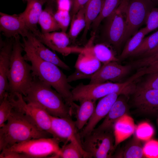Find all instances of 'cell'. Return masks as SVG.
Returning <instances> with one entry per match:
<instances>
[{"instance_id": "cell-1", "label": "cell", "mask_w": 158, "mask_h": 158, "mask_svg": "<svg viewBox=\"0 0 158 158\" xmlns=\"http://www.w3.org/2000/svg\"><path fill=\"white\" fill-rule=\"evenodd\" d=\"M22 45L25 52L23 57L31 63L33 76L50 85L61 95L68 105L70 107L74 103L71 92L73 87L59 67L40 59L25 44L23 43Z\"/></svg>"}, {"instance_id": "cell-2", "label": "cell", "mask_w": 158, "mask_h": 158, "mask_svg": "<svg viewBox=\"0 0 158 158\" xmlns=\"http://www.w3.org/2000/svg\"><path fill=\"white\" fill-rule=\"evenodd\" d=\"M27 116L13 108L7 123L0 129V151L33 139L47 137Z\"/></svg>"}, {"instance_id": "cell-3", "label": "cell", "mask_w": 158, "mask_h": 158, "mask_svg": "<svg viewBox=\"0 0 158 158\" xmlns=\"http://www.w3.org/2000/svg\"><path fill=\"white\" fill-rule=\"evenodd\" d=\"M23 97L26 102L39 105L51 116L71 118L72 108L66 103L61 95L36 77H33L31 85Z\"/></svg>"}, {"instance_id": "cell-4", "label": "cell", "mask_w": 158, "mask_h": 158, "mask_svg": "<svg viewBox=\"0 0 158 158\" xmlns=\"http://www.w3.org/2000/svg\"><path fill=\"white\" fill-rule=\"evenodd\" d=\"M14 38L8 76V92L10 95L20 93L25 96L33 77L31 65L27 63L22 55V53L24 50L19 35Z\"/></svg>"}, {"instance_id": "cell-5", "label": "cell", "mask_w": 158, "mask_h": 158, "mask_svg": "<svg viewBox=\"0 0 158 158\" xmlns=\"http://www.w3.org/2000/svg\"><path fill=\"white\" fill-rule=\"evenodd\" d=\"M131 77L123 83L106 82L102 83L85 85L80 83L71 90L73 101L87 99L96 101L105 96L114 93H118L128 96L135 91L137 86Z\"/></svg>"}, {"instance_id": "cell-6", "label": "cell", "mask_w": 158, "mask_h": 158, "mask_svg": "<svg viewBox=\"0 0 158 158\" xmlns=\"http://www.w3.org/2000/svg\"><path fill=\"white\" fill-rule=\"evenodd\" d=\"M128 0H123L116 10L104 19L103 41L100 43L110 46L116 51L124 43L126 11Z\"/></svg>"}, {"instance_id": "cell-7", "label": "cell", "mask_w": 158, "mask_h": 158, "mask_svg": "<svg viewBox=\"0 0 158 158\" xmlns=\"http://www.w3.org/2000/svg\"><path fill=\"white\" fill-rule=\"evenodd\" d=\"M60 142L53 137L42 138L16 144L6 148L20 154L24 158H50L59 152Z\"/></svg>"}, {"instance_id": "cell-8", "label": "cell", "mask_w": 158, "mask_h": 158, "mask_svg": "<svg viewBox=\"0 0 158 158\" xmlns=\"http://www.w3.org/2000/svg\"><path fill=\"white\" fill-rule=\"evenodd\" d=\"M155 7L151 0H128L126 11L125 42L145 24L147 17Z\"/></svg>"}, {"instance_id": "cell-9", "label": "cell", "mask_w": 158, "mask_h": 158, "mask_svg": "<svg viewBox=\"0 0 158 158\" xmlns=\"http://www.w3.org/2000/svg\"><path fill=\"white\" fill-rule=\"evenodd\" d=\"M8 98L14 109L25 115L39 129L50 134V115L44 108L37 104L26 102L20 93L12 96L8 94Z\"/></svg>"}, {"instance_id": "cell-10", "label": "cell", "mask_w": 158, "mask_h": 158, "mask_svg": "<svg viewBox=\"0 0 158 158\" xmlns=\"http://www.w3.org/2000/svg\"><path fill=\"white\" fill-rule=\"evenodd\" d=\"M83 149L91 157H112L115 149L112 131L92 132L84 137Z\"/></svg>"}, {"instance_id": "cell-11", "label": "cell", "mask_w": 158, "mask_h": 158, "mask_svg": "<svg viewBox=\"0 0 158 158\" xmlns=\"http://www.w3.org/2000/svg\"><path fill=\"white\" fill-rule=\"evenodd\" d=\"M33 34L44 44L64 56L72 53L79 54L85 49L84 47L69 46L71 43L70 40L65 32L56 31L43 33L38 30Z\"/></svg>"}, {"instance_id": "cell-12", "label": "cell", "mask_w": 158, "mask_h": 158, "mask_svg": "<svg viewBox=\"0 0 158 158\" xmlns=\"http://www.w3.org/2000/svg\"><path fill=\"white\" fill-rule=\"evenodd\" d=\"M101 63L85 46L79 54L75 65V71L67 77L68 82L90 79L101 67Z\"/></svg>"}, {"instance_id": "cell-13", "label": "cell", "mask_w": 158, "mask_h": 158, "mask_svg": "<svg viewBox=\"0 0 158 158\" xmlns=\"http://www.w3.org/2000/svg\"><path fill=\"white\" fill-rule=\"evenodd\" d=\"M131 65H121L116 61L103 64L90 78L89 83H100L111 81L120 83L130 72Z\"/></svg>"}, {"instance_id": "cell-14", "label": "cell", "mask_w": 158, "mask_h": 158, "mask_svg": "<svg viewBox=\"0 0 158 158\" xmlns=\"http://www.w3.org/2000/svg\"><path fill=\"white\" fill-rule=\"evenodd\" d=\"M50 134L64 144L71 140H80L75 122L71 118L59 117L50 115Z\"/></svg>"}, {"instance_id": "cell-15", "label": "cell", "mask_w": 158, "mask_h": 158, "mask_svg": "<svg viewBox=\"0 0 158 158\" xmlns=\"http://www.w3.org/2000/svg\"><path fill=\"white\" fill-rule=\"evenodd\" d=\"M120 95L114 93L100 99L86 125L79 133L81 138H84L92 132L97 123L107 114Z\"/></svg>"}, {"instance_id": "cell-16", "label": "cell", "mask_w": 158, "mask_h": 158, "mask_svg": "<svg viewBox=\"0 0 158 158\" xmlns=\"http://www.w3.org/2000/svg\"><path fill=\"white\" fill-rule=\"evenodd\" d=\"M1 39L0 44V102L8 90V76L14 38H7L4 41Z\"/></svg>"}, {"instance_id": "cell-17", "label": "cell", "mask_w": 158, "mask_h": 158, "mask_svg": "<svg viewBox=\"0 0 158 158\" xmlns=\"http://www.w3.org/2000/svg\"><path fill=\"white\" fill-rule=\"evenodd\" d=\"M23 37V43L26 44L41 59L57 65L65 70L70 71V67L63 61L55 53L44 46L30 31L26 37Z\"/></svg>"}, {"instance_id": "cell-18", "label": "cell", "mask_w": 158, "mask_h": 158, "mask_svg": "<svg viewBox=\"0 0 158 158\" xmlns=\"http://www.w3.org/2000/svg\"><path fill=\"white\" fill-rule=\"evenodd\" d=\"M0 30L7 38H14L19 35L25 37L30 31L19 14L11 15L1 12Z\"/></svg>"}, {"instance_id": "cell-19", "label": "cell", "mask_w": 158, "mask_h": 158, "mask_svg": "<svg viewBox=\"0 0 158 158\" xmlns=\"http://www.w3.org/2000/svg\"><path fill=\"white\" fill-rule=\"evenodd\" d=\"M128 96L120 95L114 103L102 123L92 132L112 131L116 121L125 114L128 109Z\"/></svg>"}, {"instance_id": "cell-20", "label": "cell", "mask_w": 158, "mask_h": 158, "mask_svg": "<svg viewBox=\"0 0 158 158\" xmlns=\"http://www.w3.org/2000/svg\"><path fill=\"white\" fill-rule=\"evenodd\" d=\"M134 103L140 111L147 114L158 112V90L137 88Z\"/></svg>"}, {"instance_id": "cell-21", "label": "cell", "mask_w": 158, "mask_h": 158, "mask_svg": "<svg viewBox=\"0 0 158 158\" xmlns=\"http://www.w3.org/2000/svg\"><path fill=\"white\" fill-rule=\"evenodd\" d=\"M26 2L25 10L19 15L29 30L34 33L38 30L37 25L45 4L42 0H26Z\"/></svg>"}, {"instance_id": "cell-22", "label": "cell", "mask_w": 158, "mask_h": 158, "mask_svg": "<svg viewBox=\"0 0 158 158\" xmlns=\"http://www.w3.org/2000/svg\"><path fill=\"white\" fill-rule=\"evenodd\" d=\"M135 129L133 119L127 114H125L118 118L113 127L115 148L121 142L131 135Z\"/></svg>"}, {"instance_id": "cell-23", "label": "cell", "mask_w": 158, "mask_h": 158, "mask_svg": "<svg viewBox=\"0 0 158 158\" xmlns=\"http://www.w3.org/2000/svg\"><path fill=\"white\" fill-rule=\"evenodd\" d=\"M94 39L91 37L86 46L94 56L103 64L119 61L116 51L110 46L103 43L93 44Z\"/></svg>"}, {"instance_id": "cell-24", "label": "cell", "mask_w": 158, "mask_h": 158, "mask_svg": "<svg viewBox=\"0 0 158 158\" xmlns=\"http://www.w3.org/2000/svg\"><path fill=\"white\" fill-rule=\"evenodd\" d=\"M79 101L80 105L75 104L72 109L75 110L76 126L78 130H80L83 128L92 116L96 106V101L84 99Z\"/></svg>"}, {"instance_id": "cell-25", "label": "cell", "mask_w": 158, "mask_h": 158, "mask_svg": "<svg viewBox=\"0 0 158 158\" xmlns=\"http://www.w3.org/2000/svg\"><path fill=\"white\" fill-rule=\"evenodd\" d=\"M44 9L40 16L38 23L40 25L41 32L43 33L58 31L60 30L54 17V4L46 3Z\"/></svg>"}, {"instance_id": "cell-26", "label": "cell", "mask_w": 158, "mask_h": 158, "mask_svg": "<svg viewBox=\"0 0 158 158\" xmlns=\"http://www.w3.org/2000/svg\"><path fill=\"white\" fill-rule=\"evenodd\" d=\"M91 158L83 148L81 141L71 140L64 144L59 152L50 158Z\"/></svg>"}, {"instance_id": "cell-27", "label": "cell", "mask_w": 158, "mask_h": 158, "mask_svg": "<svg viewBox=\"0 0 158 158\" xmlns=\"http://www.w3.org/2000/svg\"><path fill=\"white\" fill-rule=\"evenodd\" d=\"M104 0H90L85 5V16L86 25L82 36V40H85L88 32L94 20L101 12Z\"/></svg>"}, {"instance_id": "cell-28", "label": "cell", "mask_w": 158, "mask_h": 158, "mask_svg": "<svg viewBox=\"0 0 158 158\" xmlns=\"http://www.w3.org/2000/svg\"><path fill=\"white\" fill-rule=\"evenodd\" d=\"M123 0H104L101 12L91 25L92 35H95L101 22L114 12Z\"/></svg>"}, {"instance_id": "cell-29", "label": "cell", "mask_w": 158, "mask_h": 158, "mask_svg": "<svg viewBox=\"0 0 158 158\" xmlns=\"http://www.w3.org/2000/svg\"><path fill=\"white\" fill-rule=\"evenodd\" d=\"M85 12L84 6L71 18L70 28L68 34L71 43L73 44H75L78 35L85 27Z\"/></svg>"}, {"instance_id": "cell-30", "label": "cell", "mask_w": 158, "mask_h": 158, "mask_svg": "<svg viewBox=\"0 0 158 158\" xmlns=\"http://www.w3.org/2000/svg\"><path fill=\"white\" fill-rule=\"evenodd\" d=\"M132 66L144 70L146 74L158 72V52L151 55L140 58L131 65Z\"/></svg>"}, {"instance_id": "cell-31", "label": "cell", "mask_w": 158, "mask_h": 158, "mask_svg": "<svg viewBox=\"0 0 158 158\" xmlns=\"http://www.w3.org/2000/svg\"><path fill=\"white\" fill-rule=\"evenodd\" d=\"M140 140L134 136L125 146L121 154L116 157L141 158L145 157Z\"/></svg>"}, {"instance_id": "cell-32", "label": "cell", "mask_w": 158, "mask_h": 158, "mask_svg": "<svg viewBox=\"0 0 158 158\" xmlns=\"http://www.w3.org/2000/svg\"><path fill=\"white\" fill-rule=\"evenodd\" d=\"M146 35L145 27L141 29L130 38L118 58L119 60L124 59L130 56L132 53L139 46Z\"/></svg>"}, {"instance_id": "cell-33", "label": "cell", "mask_w": 158, "mask_h": 158, "mask_svg": "<svg viewBox=\"0 0 158 158\" xmlns=\"http://www.w3.org/2000/svg\"><path fill=\"white\" fill-rule=\"evenodd\" d=\"M158 44V31L144 38L130 56H140L152 50Z\"/></svg>"}, {"instance_id": "cell-34", "label": "cell", "mask_w": 158, "mask_h": 158, "mask_svg": "<svg viewBox=\"0 0 158 158\" xmlns=\"http://www.w3.org/2000/svg\"><path fill=\"white\" fill-rule=\"evenodd\" d=\"M54 17L60 30L66 32L71 18L69 9L57 7L54 13Z\"/></svg>"}, {"instance_id": "cell-35", "label": "cell", "mask_w": 158, "mask_h": 158, "mask_svg": "<svg viewBox=\"0 0 158 158\" xmlns=\"http://www.w3.org/2000/svg\"><path fill=\"white\" fill-rule=\"evenodd\" d=\"M0 127H2L7 121L13 109L8 98V92H6L2 99L0 102Z\"/></svg>"}, {"instance_id": "cell-36", "label": "cell", "mask_w": 158, "mask_h": 158, "mask_svg": "<svg viewBox=\"0 0 158 158\" xmlns=\"http://www.w3.org/2000/svg\"><path fill=\"white\" fill-rule=\"evenodd\" d=\"M135 130L136 136L143 141L149 140L154 132L153 127L147 122L140 123L136 127Z\"/></svg>"}, {"instance_id": "cell-37", "label": "cell", "mask_w": 158, "mask_h": 158, "mask_svg": "<svg viewBox=\"0 0 158 158\" xmlns=\"http://www.w3.org/2000/svg\"><path fill=\"white\" fill-rule=\"evenodd\" d=\"M145 24L146 35L158 28V8L154 7L151 10L147 17Z\"/></svg>"}, {"instance_id": "cell-38", "label": "cell", "mask_w": 158, "mask_h": 158, "mask_svg": "<svg viewBox=\"0 0 158 158\" xmlns=\"http://www.w3.org/2000/svg\"><path fill=\"white\" fill-rule=\"evenodd\" d=\"M145 157L148 158H158V141L149 140L143 147Z\"/></svg>"}, {"instance_id": "cell-39", "label": "cell", "mask_w": 158, "mask_h": 158, "mask_svg": "<svg viewBox=\"0 0 158 158\" xmlns=\"http://www.w3.org/2000/svg\"><path fill=\"white\" fill-rule=\"evenodd\" d=\"M148 74V76L137 88L158 90V72Z\"/></svg>"}, {"instance_id": "cell-40", "label": "cell", "mask_w": 158, "mask_h": 158, "mask_svg": "<svg viewBox=\"0 0 158 158\" xmlns=\"http://www.w3.org/2000/svg\"><path fill=\"white\" fill-rule=\"evenodd\" d=\"M90 0H72L71 4L70 15L71 18L84 6Z\"/></svg>"}, {"instance_id": "cell-41", "label": "cell", "mask_w": 158, "mask_h": 158, "mask_svg": "<svg viewBox=\"0 0 158 158\" xmlns=\"http://www.w3.org/2000/svg\"><path fill=\"white\" fill-rule=\"evenodd\" d=\"M1 152L0 158H24L20 154L7 148L3 149Z\"/></svg>"}, {"instance_id": "cell-42", "label": "cell", "mask_w": 158, "mask_h": 158, "mask_svg": "<svg viewBox=\"0 0 158 158\" xmlns=\"http://www.w3.org/2000/svg\"><path fill=\"white\" fill-rule=\"evenodd\" d=\"M158 52V44L152 50L145 53L140 56V58L149 56Z\"/></svg>"}, {"instance_id": "cell-43", "label": "cell", "mask_w": 158, "mask_h": 158, "mask_svg": "<svg viewBox=\"0 0 158 158\" xmlns=\"http://www.w3.org/2000/svg\"><path fill=\"white\" fill-rule=\"evenodd\" d=\"M45 4L46 3H50L54 4L56 5V4L57 1L58 0H42ZM71 3L72 0H68Z\"/></svg>"}, {"instance_id": "cell-44", "label": "cell", "mask_w": 158, "mask_h": 158, "mask_svg": "<svg viewBox=\"0 0 158 158\" xmlns=\"http://www.w3.org/2000/svg\"><path fill=\"white\" fill-rule=\"evenodd\" d=\"M152 2L155 6H158V0H151Z\"/></svg>"}, {"instance_id": "cell-45", "label": "cell", "mask_w": 158, "mask_h": 158, "mask_svg": "<svg viewBox=\"0 0 158 158\" xmlns=\"http://www.w3.org/2000/svg\"><path fill=\"white\" fill-rule=\"evenodd\" d=\"M23 1L25 2H26V0H22Z\"/></svg>"}]
</instances>
